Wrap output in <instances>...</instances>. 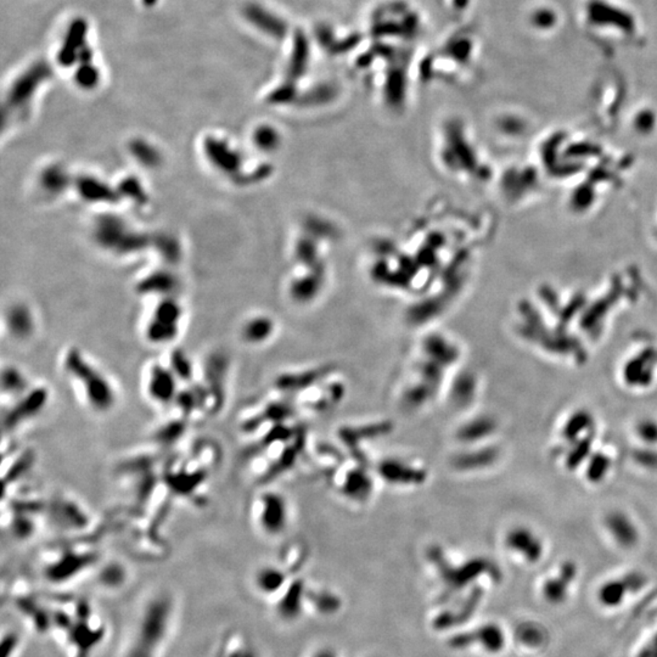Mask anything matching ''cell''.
I'll return each instance as SVG.
<instances>
[{
  "mask_svg": "<svg viewBox=\"0 0 657 657\" xmlns=\"http://www.w3.org/2000/svg\"><path fill=\"white\" fill-rule=\"evenodd\" d=\"M176 602L161 591L139 609L124 634L121 657H162L176 627Z\"/></svg>",
  "mask_w": 657,
  "mask_h": 657,
  "instance_id": "obj_1",
  "label": "cell"
},
{
  "mask_svg": "<svg viewBox=\"0 0 657 657\" xmlns=\"http://www.w3.org/2000/svg\"><path fill=\"white\" fill-rule=\"evenodd\" d=\"M62 369L80 389L89 409L96 414H107L117 405L116 387L102 370L93 364L81 349H70L62 358Z\"/></svg>",
  "mask_w": 657,
  "mask_h": 657,
  "instance_id": "obj_2",
  "label": "cell"
},
{
  "mask_svg": "<svg viewBox=\"0 0 657 657\" xmlns=\"http://www.w3.org/2000/svg\"><path fill=\"white\" fill-rule=\"evenodd\" d=\"M49 389L44 386H32L19 398L11 400L8 409L3 411V429L12 432L22 425L30 423L44 410L49 402Z\"/></svg>",
  "mask_w": 657,
  "mask_h": 657,
  "instance_id": "obj_3",
  "label": "cell"
},
{
  "mask_svg": "<svg viewBox=\"0 0 657 657\" xmlns=\"http://www.w3.org/2000/svg\"><path fill=\"white\" fill-rule=\"evenodd\" d=\"M181 318L182 308L177 304V301H162L161 304L157 306L145 328L147 341L154 344L172 342L179 333Z\"/></svg>",
  "mask_w": 657,
  "mask_h": 657,
  "instance_id": "obj_4",
  "label": "cell"
},
{
  "mask_svg": "<svg viewBox=\"0 0 657 657\" xmlns=\"http://www.w3.org/2000/svg\"><path fill=\"white\" fill-rule=\"evenodd\" d=\"M98 560L91 551L68 550L57 556L54 562L44 567V577L51 583H65L75 580L89 570Z\"/></svg>",
  "mask_w": 657,
  "mask_h": 657,
  "instance_id": "obj_5",
  "label": "cell"
},
{
  "mask_svg": "<svg viewBox=\"0 0 657 657\" xmlns=\"http://www.w3.org/2000/svg\"><path fill=\"white\" fill-rule=\"evenodd\" d=\"M179 380L168 365L152 364L147 370L145 394L152 403L169 405L176 403L179 394Z\"/></svg>",
  "mask_w": 657,
  "mask_h": 657,
  "instance_id": "obj_6",
  "label": "cell"
},
{
  "mask_svg": "<svg viewBox=\"0 0 657 657\" xmlns=\"http://www.w3.org/2000/svg\"><path fill=\"white\" fill-rule=\"evenodd\" d=\"M258 524L268 535L283 531L288 520V509L281 497L277 493H264L258 501Z\"/></svg>",
  "mask_w": 657,
  "mask_h": 657,
  "instance_id": "obj_7",
  "label": "cell"
},
{
  "mask_svg": "<svg viewBox=\"0 0 657 657\" xmlns=\"http://www.w3.org/2000/svg\"><path fill=\"white\" fill-rule=\"evenodd\" d=\"M50 70L43 64L33 66L30 70L26 72L14 83V86L8 95V107L9 109H19L22 104L30 100L32 94L36 91L37 86L41 84V81L49 76Z\"/></svg>",
  "mask_w": 657,
  "mask_h": 657,
  "instance_id": "obj_8",
  "label": "cell"
},
{
  "mask_svg": "<svg viewBox=\"0 0 657 657\" xmlns=\"http://www.w3.org/2000/svg\"><path fill=\"white\" fill-rule=\"evenodd\" d=\"M203 150L207 161L219 172L232 173L238 167L239 154L224 139L207 138L203 142Z\"/></svg>",
  "mask_w": 657,
  "mask_h": 657,
  "instance_id": "obj_9",
  "label": "cell"
},
{
  "mask_svg": "<svg viewBox=\"0 0 657 657\" xmlns=\"http://www.w3.org/2000/svg\"><path fill=\"white\" fill-rule=\"evenodd\" d=\"M51 517L57 527L78 530L88 524V515L76 501L59 498L51 504Z\"/></svg>",
  "mask_w": 657,
  "mask_h": 657,
  "instance_id": "obj_10",
  "label": "cell"
},
{
  "mask_svg": "<svg viewBox=\"0 0 657 657\" xmlns=\"http://www.w3.org/2000/svg\"><path fill=\"white\" fill-rule=\"evenodd\" d=\"M86 35V24L83 20H77L72 24L65 43L59 53V61L62 65H72L78 60L81 51L84 48Z\"/></svg>",
  "mask_w": 657,
  "mask_h": 657,
  "instance_id": "obj_11",
  "label": "cell"
},
{
  "mask_svg": "<svg viewBox=\"0 0 657 657\" xmlns=\"http://www.w3.org/2000/svg\"><path fill=\"white\" fill-rule=\"evenodd\" d=\"M32 386L25 373L15 365H8L1 370V394L9 397L10 400L19 398L26 394Z\"/></svg>",
  "mask_w": 657,
  "mask_h": 657,
  "instance_id": "obj_12",
  "label": "cell"
},
{
  "mask_svg": "<svg viewBox=\"0 0 657 657\" xmlns=\"http://www.w3.org/2000/svg\"><path fill=\"white\" fill-rule=\"evenodd\" d=\"M78 192L86 201H98V203H102L105 200L111 201L110 195H113L111 189H107L102 182L91 177L82 179L78 187Z\"/></svg>",
  "mask_w": 657,
  "mask_h": 657,
  "instance_id": "obj_13",
  "label": "cell"
},
{
  "mask_svg": "<svg viewBox=\"0 0 657 657\" xmlns=\"http://www.w3.org/2000/svg\"><path fill=\"white\" fill-rule=\"evenodd\" d=\"M255 583L259 591L264 594L275 593L283 586L284 575L274 567H263L256 575Z\"/></svg>",
  "mask_w": 657,
  "mask_h": 657,
  "instance_id": "obj_14",
  "label": "cell"
},
{
  "mask_svg": "<svg viewBox=\"0 0 657 657\" xmlns=\"http://www.w3.org/2000/svg\"><path fill=\"white\" fill-rule=\"evenodd\" d=\"M168 367L173 370L181 382L189 384L194 380V365L192 359L182 349H176L169 358Z\"/></svg>",
  "mask_w": 657,
  "mask_h": 657,
  "instance_id": "obj_15",
  "label": "cell"
},
{
  "mask_svg": "<svg viewBox=\"0 0 657 657\" xmlns=\"http://www.w3.org/2000/svg\"><path fill=\"white\" fill-rule=\"evenodd\" d=\"M126 573L124 567L120 565V564H116V562H111V564H107V565L102 567V571L99 572L98 580H99V583L102 586L116 589L126 581Z\"/></svg>",
  "mask_w": 657,
  "mask_h": 657,
  "instance_id": "obj_16",
  "label": "cell"
},
{
  "mask_svg": "<svg viewBox=\"0 0 657 657\" xmlns=\"http://www.w3.org/2000/svg\"><path fill=\"white\" fill-rule=\"evenodd\" d=\"M10 331L15 337H27L33 330V320L28 312L14 311L10 317Z\"/></svg>",
  "mask_w": 657,
  "mask_h": 657,
  "instance_id": "obj_17",
  "label": "cell"
},
{
  "mask_svg": "<svg viewBox=\"0 0 657 657\" xmlns=\"http://www.w3.org/2000/svg\"><path fill=\"white\" fill-rule=\"evenodd\" d=\"M131 152L134 157L137 158V161L140 162V163H144L147 166H155L157 165V161H158V154H157L156 149L147 144V142H142V140H136V142L131 144Z\"/></svg>",
  "mask_w": 657,
  "mask_h": 657,
  "instance_id": "obj_18",
  "label": "cell"
},
{
  "mask_svg": "<svg viewBox=\"0 0 657 657\" xmlns=\"http://www.w3.org/2000/svg\"><path fill=\"white\" fill-rule=\"evenodd\" d=\"M76 80L80 86L91 89L99 81V73L91 62H83L77 72Z\"/></svg>",
  "mask_w": 657,
  "mask_h": 657,
  "instance_id": "obj_19",
  "label": "cell"
},
{
  "mask_svg": "<svg viewBox=\"0 0 657 657\" xmlns=\"http://www.w3.org/2000/svg\"><path fill=\"white\" fill-rule=\"evenodd\" d=\"M312 657H337L335 651H333L331 649H320L318 651H315L313 654Z\"/></svg>",
  "mask_w": 657,
  "mask_h": 657,
  "instance_id": "obj_20",
  "label": "cell"
}]
</instances>
